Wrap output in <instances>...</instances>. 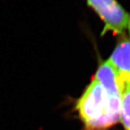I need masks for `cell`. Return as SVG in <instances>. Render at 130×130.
Wrapping results in <instances>:
<instances>
[{
	"instance_id": "6da1fadb",
	"label": "cell",
	"mask_w": 130,
	"mask_h": 130,
	"mask_svg": "<svg viewBox=\"0 0 130 130\" xmlns=\"http://www.w3.org/2000/svg\"><path fill=\"white\" fill-rule=\"evenodd\" d=\"M120 104L121 93L106 89L93 77L75 109L85 130H106L119 121Z\"/></svg>"
},
{
	"instance_id": "7a4b0ae2",
	"label": "cell",
	"mask_w": 130,
	"mask_h": 130,
	"mask_svg": "<svg viewBox=\"0 0 130 130\" xmlns=\"http://www.w3.org/2000/svg\"><path fill=\"white\" fill-rule=\"evenodd\" d=\"M104 24L102 35L107 32L124 35L130 14L118 0H85Z\"/></svg>"
},
{
	"instance_id": "3957f363",
	"label": "cell",
	"mask_w": 130,
	"mask_h": 130,
	"mask_svg": "<svg viewBox=\"0 0 130 130\" xmlns=\"http://www.w3.org/2000/svg\"><path fill=\"white\" fill-rule=\"evenodd\" d=\"M108 62L113 66L121 87L130 82V38L121 35Z\"/></svg>"
},
{
	"instance_id": "277c9868",
	"label": "cell",
	"mask_w": 130,
	"mask_h": 130,
	"mask_svg": "<svg viewBox=\"0 0 130 130\" xmlns=\"http://www.w3.org/2000/svg\"><path fill=\"white\" fill-rule=\"evenodd\" d=\"M119 119L126 130H130V82L121 87Z\"/></svg>"
},
{
	"instance_id": "5b68a950",
	"label": "cell",
	"mask_w": 130,
	"mask_h": 130,
	"mask_svg": "<svg viewBox=\"0 0 130 130\" xmlns=\"http://www.w3.org/2000/svg\"><path fill=\"white\" fill-rule=\"evenodd\" d=\"M127 30L128 31L129 34L130 35V15H129V18H128V22H127Z\"/></svg>"
}]
</instances>
